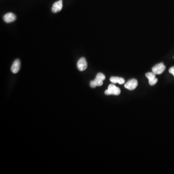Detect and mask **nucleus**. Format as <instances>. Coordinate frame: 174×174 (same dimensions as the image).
<instances>
[{
    "label": "nucleus",
    "mask_w": 174,
    "mask_h": 174,
    "mask_svg": "<svg viewBox=\"0 0 174 174\" xmlns=\"http://www.w3.org/2000/svg\"><path fill=\"white\" fill-rule=\"evenodd\" d=\"M16 16L12 13H8L5 14L3 17L4 21L9 23L13 22L16 20Z\"/></svg>",
    "instance_id": "6e6552de"
},
{
    "label": "nucleus",
    "mask_w": 174,
    "mask_h": 174,
    "mask_svg": "<svg viewBox=\"0 0 174 174\" xmlns=\"http://www.w3.org/2000/svg\"><path fill=\"white\" fill-rule=\"evenodd\" d=\"M169 72L170 73L172 74L174 76V66L171 67L169 69Z\"/></svg>",
    "instance_id": "9b49d317"
},
{
    "label": "nucleus",
    "mask_w": 174,
    "mask_h": 174,
    "mask_svg": "<svg viewBox=\"0 0 174 174\" xmlns=\"http://www.w3.org/2000/svg\"><path fill=\"white\" fill-rule=\"evenodd\" d=\"M77 68L80 71H83L86 70L88 67L87 61L85 58H81L77 61Z\"/></svg>",
    "instance_id": "39448f33"
},
{
    "label": "nucleus",
    "mask_w": 174,
    "mask_h": 174,
    "mask_svg": "<svg viewBox=\"0 0 174 174\" xmlns=\"http://www.w3.org/2000/svg\"><path fill=\"white\" fill-rule=\"evenodd\" d=\"M138 86V81L135 79H132L125 84L124 87L125 88L130 91L135 90Z\"/></svg>",
    "instance_id": "20e7f679"
},
{
    "label": "nucleus",
    "mask_w": 174,
    "mask_h": 174,
    "mask_svg": "<svg viewBox=\"0 0 174 174\" xmlns=\"http://www.w3.org/2000/svg\"><path fill=\"white\" fill-rule=\"evenodd\" d=\"M106 79V76L101 73H98L95 79L90 82V86L92 88H95L97 86H101L103 84V81Z\"/></svg>",
    "instance_id": "f257e3e1"
},
{
    "label": "nucleus",
    "mask_w": 174,
    "mask_h": 174,
    "mask_svg": "<svg viewBox=\"0 0 174 174\" xmlns=\"http://www.w3.org/2000/svg\"><path fill=\"white\" fill-rule=\"evenodd\" d=\"M63 6V0H59L53 4L52 8V11L54 13L59 12L61 11Z\"/></svg>",
    "instance_id": "0eeeda50"
},
{
    "label": "nucleus",
    "mask_w": 174,
    "mask_h": 174,
    "mask_svg": "<svg viewBox=\"0 0 174 174\" xmlns=\"http://www.w3.org/2000/svg\"><path fill=\"white\" fill-rule=\"evenodd\" d=\"M166 69V66L163 63H160L153 66L152 69V72L156 75H161L164 71Z\"/></svg>",
    "instance_id": "7ed1b4c3"
},
{
    "label": "nucleus",
    "mask_w": 174,
    "mask_h": 174,
    "mask_svg": "<svg viewBox=\"0 0 174 174\" xmlns=\"http://www.w3.org/2000/svg\"><path fill=\"white\" fill-rule=\"evenodd\" d=\"M146 76L148 79V82L151 86H153L158 82V79L156 77V74L153 72L148 73L146 74Z\"/></svg>",
    "instance_id": "423d86ee"
},
{
    "label": "nucleus",
    "mask_w": 174,
    "mask_h": 174,
    "mask_svg": "<svg viewBox=\"0 0 174 174\" xmlns=\"http://www.w3.org/2000/svg\"><path fill=\"white\" fill-rule=\"evenodd\" d=\"M120 89L116 87L114 84H111L108 86V89L106 90L104 92L105 95H119L120 93Z\"/></svg>",
    "instance_id": "f03ea898"
},
{
    "label": "nucleus",
    "mask_w": 174,
    "mask_h": 174,
    "mask_svg": "<svg viewBox=\"0 0 174 174\" xmlns=\"http://www.w3.org/2000/svg\"><path fill=\"white\" fill-rule=\"evenodd\" d=\"M111 82L113 84L119 83V84H123L125 83V80L122 77L117 76H112L110 79Z\"/></svg>",
    "instance_id": "9d476101"
},
{
    "label": "nucleus",
    "mask_w": 174,
    "mask_h": 174,
    "mask_svg": "<svg viewBox=\"0 0 174 174\" xmlns=\"http://www.w3.org/2000/svg\"><path fill=\"white\" fill-rule=\"evenodd\" d=\"M20 67V62L19 59H17L13 64L11 67V71L14 74H16L19 71Z\"/></svg>",
    "instance_id": "1a4fd4ad"
}]
</instances>
